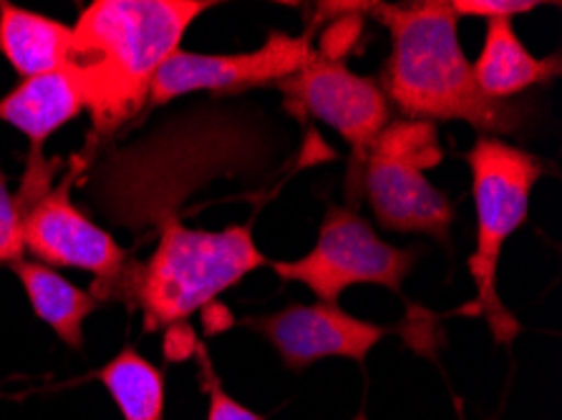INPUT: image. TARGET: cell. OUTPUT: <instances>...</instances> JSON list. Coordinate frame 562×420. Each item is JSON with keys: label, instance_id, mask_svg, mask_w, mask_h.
I'll use <instances>...</instances> for the list:
<instances>
[{"label": "cell", "instance_id": "11", "mask_svg": "<svg viewBox=\"0 0 562 420\" xmlns=\"http://www.w3.org/2000/svg\"><path fill=\"white\" fill-rule=\"evenodd\" d=\"M81 109L79 86L64 68L36 79H23L0 101V122L19 128L23 136H29L33 151H38L48 136L79 116Z\"/></svg>", "mask_w": 562, "mask_h": 420}, {"label": "cell", "instance_id": "4", "mask_svg": "<svg viewBox=\"0 0 562 420\" xmlns=\"http://www.w3.org/2000/svg\"><path fill=\"white\" fill-rule=\"evenodd\" d=\"M467 164L476 207V252L470 257L476 285L472 307L490 322L497 342H513L519 322L497 295V262L502 247L530 214V196L544 174V161L497 136H480L467 154Z\"/></svg>", "mask_w": 562, "mask_h": 420}, {"label": "cell", "instance_id": "5", "mask_svg": "<svg viewBox=\"0 0 562 420\" xmlns=\"http://www.w3.org/2000/svg\"><path fill=\"white\" fill-rule=\"evenodd\" d=\"M416 252L379 239L369 222L348 207H328L318 242L293 262H270L278 277L303 282L318 303H334L353 285H381L402 293Z\"/></svg>", "mask_w": 562, "mask_h": 420}, {"label": "cell", "instance_id": "12", "mask_svg": "<svg viewBox=\"0 0 562 420\" xmlns=\"http://www.w3.org/2000/svg\"><path fill=\"white\" fill-rule=\"evenodd\" d=\"M472 68L484 97L509 101L532 86L555 79L560 73V56L535 58L517 38L513 19H492L480 61Z\"/></svg>", "mask_w": 562, "mask_h": 420}, {"label": "cell", "instance_id": "15", "mask_svg": "<svg viewBox=\"0 0 562 420\" xmlns=\"http://www.w3.org/2000/svg\"><path fill=\"white\" fill-rule=\"evenodd\" d=\"M99 381L112 393L124 420H161L165 416V381L149 360L132 348L119 353L99 371Z\"/></svg>", "mask_w": 562, "mask_h": 420}, {"label": "cell", "instance_id": "13", "mask_svg": "<svg viewBox=\"0 0 562 420\" xmlns=\"http://www.w3.org/2000/svg\"><path fill=\"white\" fill-rule=\"evenodd\" d=\"M71 41V25L0 3V54L15 68L21 81L64 71Z\"/></svg>", "mask_w": 562, "mask_h": 420}, {"label": "cell", "instance_id": "18", "mask_svg": "<svg viewBox=\"0 0 562 420\" xmlns=\"http://www.w3.org/2000/svg\"><path fill=\"white\" fill-rule=\"evenodd\" d=\"M457 15H482V19H513L517 13H530L542 3L538 0H454L449 3Z\"/></svg>", "mask_w": 562, "mask_h": 420}, {"label": "cell", "instance_id": "1", "mask_svg": "<svg viewBox=\"0 0 562 420\" xmlns=\"http://www.w3.org/2000/svg\"><path fill=\"white\" fill-rule=\"evenodd\" d=\"M215 3L204 0H97L71 25V73L99 134H112L149 101L151 81L190 25Z\"/></svg>", "mask_w": 562, "mask_h": 420}, {"label": "cell", "instance_id": "6", "mask_svg": "<svg viewBox=\"0 0 562 420\" xmlns=\"http://www.w3.org/2000/svg\"><path fill=\"white\" fill-rule=\"evenodd\" d=\"M50 169L31 159L29 179L15 204L21 212L23 250L33 252L46 268H76L97 277L99 287H112L126 270V252L112 235L93 225L74 207L71 182L48 186Z\"/></svg>", "mask_w": 562, "mask_h": 420}, {"label": "cell", "instance_id": "10", "mask_svg": "<svg viewBox=\"0 0 562 420\" xmlns=\"http://www.w3.org/2000/svg\"><path fill=\"white\" fill-rule=\"evenodd\" d=\"M363 190L383 229L419 231L447 242L454 207L424 171L369 157L363 161Z\"/></svg>", "mask_w": 562, "mask_h": 420}, {"label": "cell", "instance_id": "9", "mask_svg": "<svg viewBox=\"0 0 562 420\" xmlns=\"http://www.w3.org/2000/svg\"><path fill=\"white\" fill-rule=\"evenodd\" d=\"M248 325L270 340L291 371H305L326 357L366 363L371 350L394 332V328L359 320L334 303L288 305L276 315L250 317Z\"/></svg>", "mask_w": 562, "mask_h": 420}, {"label": "cell", "instance_id": "7", "mask_svg": "<svg viewBox=\"0 0 562 420\" xmlns=\"http://www.w3.org/2000/svg\"><path fill=\"white\" fill-rule=\"evenodd\" d=\"M311 56L313 48L308 36L293 38L285 33H272L250 54L202 56L175 50L151 81L149 104L161 106L194 91H237L288 81L308 66Z\"/></svg>", "mask_w": 562, "mask_h": 420}, {"label": "cell", "instance_id": "8", "mask_svg": "<svg viewBox=\"0 0 562 420\" xmlns=\"http://www.w3.org/2000/svg\"><path fill=\"white\" fill-rule=\"evenodd\" d=\"M280 86L311 116L336 128L351 144L356 161H366L373 141L389 124V101L381 86L353 73L338 58L313 54L301 73Z\"/></svg>", "mask_w": 562, "mask_h": 420}, {"label": "cell", "instance_id": "16", "mask_svg": "<svg viewBox=\"0 0 562 420\" xmlns=\"http://www.w3.org/2000/svg\"><path fill=\"white\" fill-rule=\"evenodd\" d=\"M369 157L424 171L439 167L445 151L439 147L437 126L431 122H419V118H406V122L386 124L379 139L373 141Z\"/></svg>", "mask_w": 562, "mask_h": 420}, {"label": "cell", "instance_id": "17", "mask_svg": "<svg viewBox=\"0 0 562 420\" xmlns=\"http://www.w3.org/2000/svg\"><path fill=\"white\" fill-rule=\"evenodd\" d=\"M23 257L21 212L15 196L8 192L5 177L0 174V262H19Z\"/></svg>", "mask_w": 562, "mask_h": 420}, {"label": "cell", "instance_id": "19", "mask_svg": "<svg viewBox=\"0 0 562 420\" xmlns=\"http://www.w3.org/2000/svg\"><path fill=\"white\" fill-rule=\"evenodd\" d=\"M210 408H207V420H262L255 410L245 408L243 402L229 398L227 393L220 388V383L212 378L210 381Z\"/></svg>", "mask_w": 562, "mask_h": 420}, {"label": "cell", "instance_id": "3", "mask_svg": "<svg viewBox=\"0 0 562 420\" xmlns=\"http://www.w3.org/2000/svg\"><path fill=\"white\" fill-rule=\"evenodd\" d=\"M262 264L270 260L258 250L250 227L190 229L167 217L157 250L134 287L144 325L147 330H159L187 320Z\"/></svg>", "mask_w": 562, "mask_h": 420}, {"label": "cell", "instance_id": "2", "mask_svg": "<svg viewBox=\"0 0 562 420\" xmlns=\"http://www.w3.org/2000/svg\"><path fill=\"white\" fill-rule=\"evenodd\" d=\"M391 33V54L383 66L386 101L419 122H467L492 134L517 132L522 114L513 101L484 97L457 36L449 3L373 5Z\"/></svg>", "mask_w": 562, "mask_h": 420}, {"label": "cell", "instance_id": "14", "mask_svg": "<svg viewBox=\"0 0 562 420\" xmlns=\"http://www.w3.org/2000/svg\"><path fill=\"white\" fill-rule=\"evenodd\" d=\"M13 272L21 280L38 320H44L68 348L79 350L83 345V322L97 310V297L83 293L41 262L19 260L13 262Z\"/></svg>", "mask_w": 562, "mask_h": 420}]
</instances>
